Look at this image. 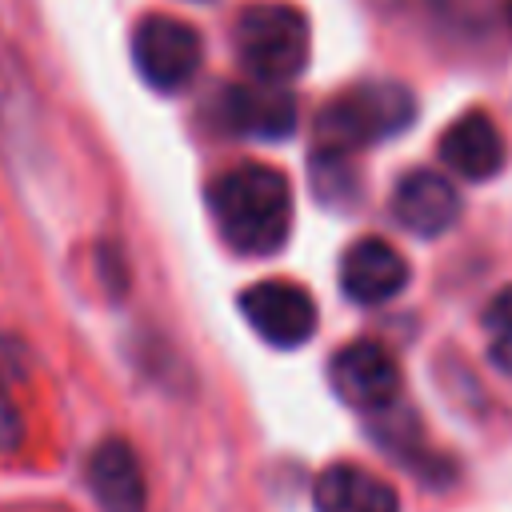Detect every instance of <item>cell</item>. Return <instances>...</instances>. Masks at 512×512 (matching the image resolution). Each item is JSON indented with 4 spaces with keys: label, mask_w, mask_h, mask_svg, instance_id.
Wrapping results in <instances>:
<instances>
[{
    "label": "cell",
    "mask_w": 512,
    "mask_h": 512,
    "mask_svg": "<svg viewBox=\"0 0 512 512\" xmlns=\"http://www.w3.org/2000/svg\"><path fill=\"white\" fill-rule=\"evenodd\" d=\"M212 220L224 244L240 256H272L292 232L288 176L268 164H236L208 188Z\"/></svg>",
    "instance_id": "1"
},
{
    "label": "cell",
    "mask_w": 512,
    "mask_h": 512,
    "mask_svg": "<svg viewBox=\"0 0 512 512\" xmlns=\"http://www.w3.org/2000/svg\"><path fill=\"white\" fill-rule=\"evenodd\" d=\"M416 120V96L396 80H364L316 112V152L352 156L404 132Z\"/></svg>",
    "instance_id": "2"
},
{
    "label": "cell",
    "mask_w": 512,
    "mask_h": 512,
    "mask_svg": "<svg viewBox=\"0 0 512 512\" xmlns=\"http://www.w3.org/2000/svg\"><path fill=\"white\" fill-rule=\"evenodd\" d=\"M232 48L252 80L288 84L308 64V20L292 4H248L232 24Z\"/></svg>",
    "instance_id": "3"
},
{
    "label": "cell",
    "mask_w": 512,
    "mask_h": 512,
    "mask_svg": "<svg viewBox=\"0 0 512 512\" xmlns=\"http://www.w3.org/2000/svg\"><path fill=\"white\" fill-rule=\"evenodd\" d=\"M132 60H136L140 76L152 88L180 92L200 72L204 44H200V36H196L192 24L156 12V16H144L136 24V32H132Z\"/></svg>",
    "instance_id": "4"
},
{
    "label": "cell",
    "mask_w": 512,
    "mask_h": 512,
    "mask_svg": "<svg viewBox=\"0 0 512 512\" xmlns=\"http://www.w3.org/2000/svg\"><path fill=\"white\" fill-rule=\"evenodd\" d=\"M296 96L284 84L252 80V84H228L216 100V124L232 136L252 140H284L296 132Z\"/></svg>",
    "instance_id": "5"
},
{
    "label": "cell",
    "mask_w": 512,
    "mask_h": 512,
    "mask_svg": "<svg viewBox=\"0 0 512 512\" xmlns=\"http://www.w3.org/2000/svg\"><path fill=\"white\" fill-rule=\"evenodd\" d=\"M240 312L276 348H300L316 332V300L292 280H260L240 296Z\"/></svg>",
    "instance_id": "6"
},
{
    "label": "cell",
    "mask_w": 512,
    "mask_h": 512,
    "mask_svg": "<svg viewBox=\"0 0 512 512\" xmlns=\"http://www.w3.org/2000/svg\"><path fill=\"white\" fill-rule=\"evenodd\" d=\"M332 384L352 408L380 412L400 396V368L380 344L352 340L332 360Z\"/></svg>",
    "instance_id": "7"
},
{
    "label": "cell",
    "mask_w": 512,
    "mask_h": 512,
    "mask_svg": "<svg viewBox=\"0 0 512 512\" xmlns=\"http://www.w3.org/2000/svg\"><path fill=\"white\" fill-rule=\"evenodd\" d=\"M408 284V260L380 236H364L340 256V288L356 304H384Z\"/></svg>",
    "instance_id": "8"
},
{
    "label": "cell",
    "mask_w": 512,
    "mask_h": 512,
    "mask_svg": "<svg viewBox=\"0 0 512 512\" xmlns=\"http://www.w3.org/2000/svg\"><path fill=\"white\" fill-rule=\"evenodd\" d=\"M392 216L416 232V236H440L456 224L460 216V196L452 188V180H444L432 168H412L400 176V184L392 188Z\"/></svg>",
    "instance_id": "9"
},
{
    "label": "cell",
    "mask_w": 512,
    "mask_h": 512,
    "mask_svg": "<svg viewBox=\"0 0 512 512\" xmlns=\"http://www.w3.org/2000/svg\"><path fill=\"white\" fill-rule=\"evenodd\" d=\"M88 488L100 512H144L148 508L140 460L124 440H104L88 456Z\"/></svg>",
    "instance_id": "10"
},
{
    "label": "cell",
    "mask_w": 512,
    "mask_h": 512,
    "mask_svg": "<svg viewBox=\"0 0 512 512\" xmlns=\"http://www.w3.org/2000/svg\"><path fill=\"white\" fill-rule=\"evenodd\" d=\"M440 160L464 180H488L504 168V136L484 112H464L440 136Z\"/></svg>",
    "instance_id": "11"
},
{
    "label": "cell",
    "mask_w": 512,
    "mask_h": 512,
    "mask_svg": "<svg viewBox=\"0 0 512 512\" xmlns=\"http://www.w3.org/2000/svg\"><path fill=\"white\" fill-rule=\"evenodd\" d=\"M316 512H400L388 480L360 464H332L316 480Z\"/></svg>",
    "instance_id": "12"
},
{
    "label": "cell",
    "mask_w": 512,
    "mask_h": 512,
    "mask_svg": "<svg viewBox=\"0 0 512 512\" xmlns=\"http://www.w3.org/2000/svg\"><path fill=\"white\" fill-rule=\"evenodd\" d=\"M484 332H488V360L512 376V284L496 292V300L484 308Z\"/></svg>",
    "instance_id": "13"
},
{
    "label": "cell",
    "mask_w": 512,
    "mask_h": 512,
    "mask_svg": "<svg viewBox=\"0 0 512 512\" xmlns=\"http://www.w3.org/2000/svg\"><path fill=\"white\" fill-rule=\"evenodd\" d=\"M432 8H436L448 24H460V28H484V24H492L500 0H432Z\"/></svg>",
    "instance_id": "14"
},
{
    "label": "cell",
    "mask_w": 512,
    "mask_h": 512,
    "mask_svg": "<svg viewBox=\"0 0 512 512\" xmlns=\"http://www.w3.org/2000/svg\"><path fill=\"white\" fill-rule=\"evenodd\" d=\"M20 440V424H16V408L0 396V448H8V444H16Z\"/></svg>",
    "instance_id": "15"
},
{
    "label": "cell",
    "mask_w": 512,
    "mask_h": 512,
    "mask_svg": "<svg viewBox=\"0 0 512 512\" xmlns=\"http://www.w3.org/2000/svg\"><path fill=\"white\" fill-rule=\"evenodd\" d=\"M504 16H508V28H512V0H504Z\"/></svg>",
    "instance_id": "16"
}]
</instances>
